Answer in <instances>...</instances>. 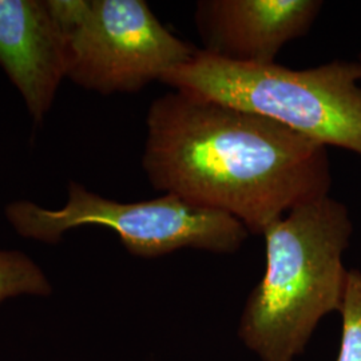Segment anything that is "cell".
I'll use <instances>...</instances> for the list:
<instances>
[{
    "label": "cell",
    "instance_id": "obj_8",
    "mask_svg": "<svg viewBox=\"0 0 361 361\" xmlns=\"http://www.w3.org/2000/svg\"><path fill=\"white\" fill-rule=\"evenodd\" d=\"M52 286L42 268L20 250L0 249V304L19 296H50Z\"/></svg>",
    "mask_w": 361,
    "mask_h": 361
},
{
    "label": "cell",
    "instance_id": "obj_1",
    "mask_svg": "<svg viewBox=\"0 0 361 361\" xmlns=\"http://www.w3.org/2000/svg\"><path fill=\"white\" fill-rule=\"evenodd\" d=\"M142 168L155 190L228 213L262 234L329 194L326 147L269 118L174 90L146 116Z\"/></svg>",
    "mask_w": 361,
    "mask_h": 361
},
{
    "label": "cell",
    "instance_id": "obj_7",
    "mask_svg": "<svg viewBox=\"0 0 361 361\" xmlns=\"http://www.w3.org/2000/svg\"><path fill=\"white\" fill-rule=\"evenodd\" d=\"M66 38L51 0H0V67L35 125L66 78Z\"/></svg>",
    "mask_w": 361,
    "mask_h": 361
},
{
    "label": "cell",
    "instance_id": "obj_6",
    "mask_svg": "<svg viewBox=\"0 0 361 361\" xmlns=\"http://www.w3.org/2000/svg\"><path fill=\"white\" fill-rule=\"evenodd\" d=\"M320 0H200L194 22L202 51L240 65H271L286 43L310 32Z\"/></svg>",
    "mask_w": 361,
    "mask_h": 361
},
{
    "label": "cell",
    "instance_id": "obj_5",
    "mask_svg": "<svg viewBox=\"0 0 361 361\" xmlns=\"http://www.w3.org/2000/svg\"><path fill=\"white\" fill-rule=\"evenodd\" d=\"M66 38V78L104 95L137 92L192 61L143 0H51Z\"/></svg>",
    "mask_w": 361,
    "mask_h": 361
},
{
    "label": "cell",
    "instance_id": "obj_9",
    "mask_svg": "<svg viewBox=\"0 0 361 361\" xmlns=\"http://www.w3.org/2000/svg\"><path fill=\"white\" fill-rule=\"evenodd\" d=\"M341 313V341L336 361H361V271L347 274Z\"/></svg>",
    "mask_w": 361,
    "mask_h": 361
},
{
    "label": "cell",
    "instance_id": "obj_3",
    "mask_svg": "<svg viewBox=\"0 0 361 361\" xmlns=\"http://www.w3.org/2000/svg\"><path fill=\"white\" fill-rule=\"evenodd\" d=\"M174 90L269 118L324 147L361 158V79L356 61L310 68L240 65L198 50L161 78Z\"/></svg>",
    "mask_w": 361,
    "mask_h": 361
},
{
    "label": "cell",
    "instance_id": "obj_10",
    "mask_svg": "<svg viewBox=\"0 0 361 361\" xmlns=\"http://www.w3.org/2000/svg\"><path fill=\"white\" fill-rule=\"evenodd\" d=\"M356 63H357V67H359V73H360V79H361V51L359 54V58L356 59Z\"/></svg>",
    "mask_w": 361,
    "mask_h": 361
},
{
    "label": "cell",
    "instance_id": "obj_4",
    "mask_svg": "<svg viewBox=\"0 0 361 361\" xmlns=\"http://www.w3.org/2000/svg\"><path fill=\"white\" fill-rule=\"evenodd\" d=\"M6 219L19 235L44 244H58L63 234L79 226H104L118 234L122 245L137 257L154 258L190 247L232 255L249 232L231 214L198 207L174 194L140 202H118L92 193L71 180L67 202L47 209L19 200L4 209Z\"/></svg>",
    "mask_w": 361,
    "mask_h": 361
},
{
    "label": "cell",
    "instance_id": "obj_2",
    "mask_svg": "<svg viewBox=\"0 0 361 361\" xmlns=\"http://www.w3.org/2000/svg\"><path fill=\"white\" fill-rule=\"evenodd\" d=\"M353 225L344 204L324 195L271 224L267 267L246 300L238 336L261 361H295L319 323L340 310Z\"/></svg>",
    "mask_w": 361,
    "mask_h": 361
}]
</instances>
